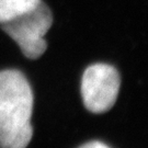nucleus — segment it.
<instances>
[{"instance_id": "nucleus-1", "label": "nucleus", "mask_w": 148, "mask_h": 148, "mask_svg": "<svg viewBox=\"0 0 148 148\" xmlns=\"http://www.w3.org/2000/svg\"><path fill=\"white\" fill-rule=\"evenodd\" d=\"M33 91L16 69L0 71V148H27L33 136Z\"/></svg>"}, {"instance_id": "nucleus-2", "label": "nucleus", "mask_w": 148, "mask_h": 148, "mask_svg": "<svg viewBox=\"0 0 148 148\" xmlns=\"http://www.w3.org/2000/svg\"><path fill=\"white\" fill-rule=\"evenodd\" d=\"M53 23L52 11L42 0L31 10L0 24L1 29L14 40L23 55L36 59L45 53V34Z\"/></svg>"}, {"instance_id": "nucleus-3", "label": "nucleus", "mask_w": 148, "mask_h": 148, "mask_svg": "<svg viewBox=\"0 0 148 148\" xmlns=\"http://www.w3.org/2000/svg\"><path fill=\"white\" fill-rule=\"evenodd\" d=\"M120 74L111 65L93 64L81 78V97L86 109L100 114L111 110L120 91Z\"/></svg>"}, {"instance_id": "nucleus-4", "label": "nucleus", "mask_w": 148, "mask_h": 148, "mask_svg": "<svg viewBox=\"0 0 148 148\" xmlns=\"http://www.w3.org/2000/svg\"><path fill=\"white\" fill-rule=\"evenodd\" d=\"M41 0H0V24L31 10Z\"/></svg>"}, {"instance_id": "nucleus-5", "label": "nucleus", "mask_w": 148, "mask_h": 148, "mask_svg": "<svg viewBox=\"0 0 148 148\" xmlns=\"http://www.w3.org/2000/svg\"><path fill=\"white\" fill-rule=\"evenodd\" d=\"M80 148H110L109 146H106V144L98 142V140H93V142H90L87 143L85 145H82Z\"/></svg>"}]
</instances>
